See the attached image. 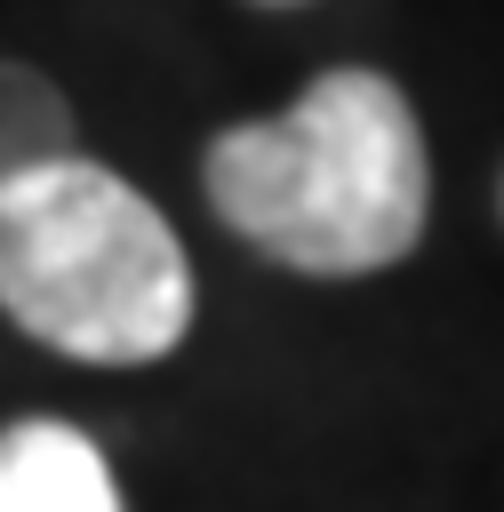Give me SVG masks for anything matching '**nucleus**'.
<instances>
[{"label":"nucleus","instance_id":"nucleus-3","mask_svg":"<svg viewBox=\"0 0 504 512\" xmlns=\"http://www.w3.org/2000/svg\"><path fill=\"white\" fill-rule=\"evenodd\" d=\"M0 512H120V488L80 424L24 416L0 432Z\"/></svg>","mask_w":504,"mask_h":512},{"label":"nucleus","instance_id":"nucleus-2","mask_svg":"<svg viewBox=\"0 0 504 512\" xmlns=\"http://www.w3.org/2000/svg\"><path fill=\"white\" fill-rule=\"evenodd\" d=\"M0 312L64 360L136 368L192 328V264L136 184L56 152L0 176Z\"/></svg>","mask_w":504,"mask_h":512},{"label":"nucleus","instance_id":"nucleus-4","mask_svg":"<svg viewBox=\"0 0 504 512\" xmlns=\"http://www.w3.org/2000/svg\"><path fill=\"white\" fill-rule=\"evenodd\" d=\"M56 152H72V104H64V88L48 72H32V64H0V176L40 168Z\"/></svg>","mask_w":504,"mask_h":512},{"label":"nucleus","instance_id":"nucleus-1","mask_svg":"<svg viewBox=\"0 0 504 512\" xmlns=\"http://www.w3.org/2000/svg\"><path fill=\"white\" fill-rule=\"evenodd\" d=\"M216 216L288 272H384L424 232V136L384 72H320L280 120H240L208 144Z\"/></svg>","mask_w":504,"mask_h":512}]
</instances>
